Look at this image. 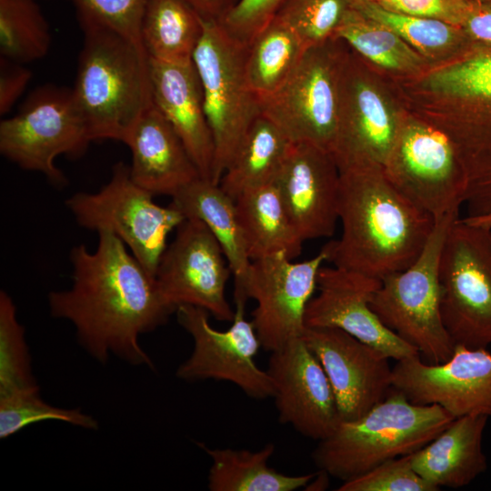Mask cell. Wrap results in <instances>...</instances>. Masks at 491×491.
<instances>
[{
    "label": "cell",
    "instance_id": "1",
    "mask_svg": "<svg viewBox=\"0 0 491 491\" xmlns=\"http://www.w3.org/2000/svg\"><path fill=\"white\" fill-rule=\"evenodd\" d=\"M97 234L95 251L85 245L71 249L72 286L49 293L50 314L71 322L78 342L100 363L113 354L131 365L154 368L139 336L165 324L176 309L118 236L108 231Z\"/></svg>",
    "mask_w": 491,
    "mask_h": 491
},
{
    "label": "cell",
    "instance_id": "2",
    "mask_svg": "<svg viewBox=\"0 0 491 491\" xmlns=\"http://www.w3.org/2000/svg\"><path fill=\"white\" fill-rule=\"evenodd\" d=\"M339 170L342 234L324 246L327 261L378 279L408 267L425 247L435 219L395 188L381 165Z\"/></svg>",
    "mask_w": 491,
    "mask_h": 491
},
{
    "label": "cell",
    "instance_id": "3",
    "mask_svg": "<svg viewBox=\"0 0 491 491\" xmlns=\"http://www.w3.org/2000/svg\"><path fill=\"white\" fill-rule=\"evenodd\" d=\"M79 24L84 38L71 88L74 103L92 141L125 144L154 105L149 56L141 44L112 29Z\"/></svg>",
    "mask_w": 491,
    "mask_h": 491
},
{
    "label": "cell",
    "instance_id": "4",
    "mask_svg": "<svg viewBox=\"0 0 491 491\" xmlns=\"http://www.w3.org/2000/svg\"><path fill=\"white\" fill-rule=\"evenodd\" d=\"M454 419L440 406L413 404L393 388L361 417L340 422L319 441L312 457L319 469L344 482L386 460L416 452Z\"/></svg>",
    "mask_w": 491,
    "mask_h": 491
},
{
    "label": "cell",
    "instance_id": "5",
    "mask_svg": "<svg viewBox=\"0 0 491 491\" xmlns=\"http://www.w3.org/2000/svg\"><path fill=\"white\" fill-rule=\"evenodd\" d=\"M453 211L435 220L421 254L408 267L381 278L370 306L382 323L430 364L447 361L455 348L441 316L440 259Z\"/></svg>",
    "mask_w": 491,
    "mask_h": 491
},
{
    "label": "cell",
    "instance_id": "6",
    "mask_svg": "<svg viewBox=\"0 0 491 491\" xmlns=\"http://www.w3.org/2000/svg\"><path fill=\"white\" fill-rule=\"evenodd\" d=\"M203 25L192 61L201 83L215 146L212 182L219 184L261 111L246 75V45L229 35L218 21L203 18Z\"/></svg>",
    "mask_w": 491,
    "mask_h": 491
},
{
    "label": "cell",
    "instance_id": "7",
    "mask_svg": "<svg viewBox=\"0 0 491 491\" xmlns=\"http://www.w3.org/2000/svg\"><path fill=\"white\" fill-rule=\"evenodd\" d=\"M154 196L132 179L129 165L119 162L99 191L75 193L65 205L80 226L118 236L155 276L167 236L185 216L170 204L157 205Z\"/></svg>",
    "mask_w": 491,
    "mask_h": 491
},
{
    "label": "cell",
    "instance_id": "8",
    "mask_svg": "<svg viewBox=\"0 0 491 491\" xmlns=\"http://www.w3.org/2000/svg\"><path fill=\"white\" fill-rule=\"evenodd\" d=\"M490 230L458 217L446 237L440 259V308L455 346L491 345Z\"/></svg>",
    "mask_w": 491,
    "mask_h": 491
},
{
    "label": "cell",
    "instance_id": "9",
    "mask_svg": "<svg viewBox=\"0 0 491 491\" xmlns=\"http://www.w3.org/2000/svg\"><path fill=\"white\" fill-rule=\"evenodd\" d=\"M90 142L71 89L52 85L35 90L18 113L0 122V153L23 169L42 173L56 186L67 180L55 159L80 156Z\"/></svg>",
    "mask_w": 491,
    "mask_h": 491
},
{
    "label": "cell",
    "instance_id": "10",
    "mask_svg": "<svg viewBox=\"0 0 491 491\" xmlns=\"http://www.w3.org/2000/svg\"><path fill=\"white\" fill-rule=\"evenodd\" d=\"M327 42L308 47L287 81L259 104L261 113L291 142L332 153L339 127L343 74Z\"/></svg>",
    "mask_w": 491,
    "mask_h": 491
},
{
    "label": "cell",
    "instance_id": "11",
    "mask_svg": "<svg viewBox=\"0 0 491 491\" xmlns=\"http://www.w3.org/2000/svg\"><path fill=\"white\" fill-rule=\"evenodd\" d=\"M235 303L232 324L225 331L210 325L209 314L205 309L189 305L177 307V321L192 336L194 347L178 366L176 376L185 381H226L250 397H273V380L255 360L262 346L252 321L246 317V301L235 300Z\"/></svg>",
    "mask_w": 491,
    "mask_h": 491
},
{
    "label": "cell",
    "instance_id": "12",
    "mask_svg": "<svg viewBox=\"0 0 491 491\" xmlns=\"http://www.w3.org/2000/svg\"><path fill=\"white\" fill-rule=\"evenodd\" d=\"M383 168L395 188L435 220L465 204L466 171L454 142L440 130L407 125Z\"/></svg>",
    "mask_w": 491,
    "mask_h": 491
},
{
    "label": "cell",
    "instance_id": "13",
    "mask_svg": "<svg viewBox=\"0 0 491 491\" xmlns=\"http://www.w3.org/2000/svg\"><path fill=\"white\" fill-rule=\"evenodd\" d=\"M159 260L155 278L165 299L175 309L200 307L218 321H232L225 295L232 274L222 247L199 219L185 218Z\"/></svg>",
    "mask_w": 491,
    "mask_h": 491
},
{
    "label": "cell",
    "instance_id": "14",
    "mask_svg": "<svg viewBox=\"0 0 491 491\" xmlns=\"http://www.w3.org/2000/svg\"><path fill=\"white\" fill-rule=\"evenodd\" d=\"M326 261L324 248L301 262L281 253L251 261L243 295L256 302L251 321L265 350L274 352L302 336L305 312Z\"/></svg>",
    "mask_w": 491,
    "mask_h": 491
},
{
    "label": "cell",
    "instance_id": "15",
    "mask_svg": "<svg viewBox=\"0 0 491 491\" xmlns=\"http://www.w3.org/2000/svg\"><path fill=\"white\" fill-rule=\"evenodd\" d=\"M392 386L416 405H438L455 418L491 416V353L486 348L455 346L440 364L424 363L420 355L397 360Z\"/></svg>",
    "mask_w": 491,
    "mask_h": 491
},
{
    "label": "cell",
    "instance_id": "16",
    "mask_svg": "<svg viewBox=\"0 0 491 491\" xmlns=\"http://www.w3.org/2000/svg\"><path fill=\"white\" fill-rule=\"evenodd\" d=\"M301 336L328 376L341 422L361 417L393 389V367L380 350L335 327H306Z\"/></svg>",
    "mask_w": 491,
    "mask_h": 491
},
{
    "label": "cell",
    "instance_id": "17",
    "mask_svg": "<svg viewBox=\"0 0 491 491\" xmlns=\"http://www.w3.org/2000/svg\"><path fill=\"white\" fill-rule=\"evenodd\" d=\"M266 371L280 423L318 441L336 429L341 420L331 383L302 336L271 352Z\"/></svg>",
    "mask_w": 491,
    "mask_h": 491
},
{
    "label": "cell",
    "instance_id": "18",
    "mask_svg": "<svg viewBox=\"0 0 491 491\" xmlns=\"http://www.w3.org/2000/svg\"><path fill=\"white\" fill-rule=\"evenodd\" d=\"M381 280L337 266H322L318 294L305 312L306 327H335L397 360L418 351L387 328L370 306Z\"/></svg>",
    "mask_w": 491,
    "mask_h": 491
},
{
    "label": "cell",
    "instance_id": "19",
    "mask_svg": "<svg viewBox=\"0 0 491 491\" xmlns=\"http://www.w3.org/2000/svg\"><path fill=\"white\" fill-rule=\"evenodd\" d=\"M275 183L304 242L334 235L340 170L330 152L294 143Z\"/></svg>",
    "mask_w": 491,
    "mask_h": 491
},
{
    "label": "cell",
    "instance_id": "20",
    "mask_svg": "<svg viewBox=\"0 0 491 491\" xmlns=\"http://www.w3.org/2000/svg\"><path fill=\"white\" fill-rule=\"evenodd\" d=\"M150 75L155 106L183 141L201 178L212 181L215 146L193 61L150 59Z\"/></svg>",
    "mask_w": 491,
    "mask_h": 491
},
{
    "label": "cell",
    "instance_id": "21",
    "mask_svg": "<svg viewBox=\"0 0 491 491\" xmlns=\"http://www.w3.org/2000/svg\"><path fill=\"white\" fill-rule=\"evenodd\" d=\"M125 144L132 154V179L154 195L172 197L201 177L183 141L155 105L143 114Z\"/></svg>",
    "mask_w": 491,
    "mask_h": 491
},
{
    "label": "cell",
    "instance_id": "22",
    "mask_svg": "<svg viewBox=\"0 0 491 491\" xmlns=\"http://www.w3.org/2000/svg\"><path fill=\"white\" fill-rule=\"evenodd\" d=\"M487 419L484 415L455 418L428 444L410 454L412 467L438 488L467 486L487 468L482 447Z\"/></svg>",
    "mask_w": 491,
    "mask_h": 491
},
{
    "label": "cell",
    "instance_id": "23",
    "mask_svg": "<svg viewBox=\"0 0 491 491\" xmlns=\"http://www.w3.org/2000/svg\"><path fill=\"white\" fill-rule=\"evenodd\" d=\"M170 205L185 218L202 221L219 242L235 278V300L246 301L243 291L251 260L240 228L235 201L219 184L197 178L171 197Z\"/></svg>",
    "mask_w": 491,
    "mask_h": 491
},
{
    "label": "cell",
    "instance_id": "24",
    "mask_svg": "<svg viewBox=\"0 0 491 491\" xmlns=\"http://www.w3.org/2000/svg\"><path fill=\"white\" fill-rule=\"evenodd\" d=\"M235 207L251 261L280 253L294 259L301 254L304 241L275 182L244 192Z\"/></svg>",
    "mask_w": 491,
    "mask_h": 491
},
{
    "label": "cell",
    "instance_id": "25",
    "mask_svg": "<svg viewBox=\"0 0 491 491\" xmlns=\"http://www.w3.org/2000/svg\"><path fill=\"white\" fill-rule=\"evenodd\" d=\"M293 144L260 112L246 133L219 185L235 201L249 189L275 182Z\"/></svg>",
    "mask_w": 491,
    "mask_h": 491
},
{
    "label": "cell",
    "instance_id": "26",
    "mask_svg": "<svg viewBox=\"0 0 491 491\" xmlns=\"http://www.w3.org/2000/svg\"><path fill=\"white\" fill-rule=\"evenodd\" d=\"M200 446L211 458V491H294L306 487L316 474L288 476L269 466L275 453L272 443L256 451Z\"/></svg>",
    "mask_w": 491,
    "mask_h": 491
},
{
    "label": "cell",
    "instance_id": "27",
    "mask_svg": "<svg viewBox=\"0 0 491 491\" xmlns=\"http://www.w3.org/2000/svg\"><path fill=\"white\" fill-rule=\"evenodd\" d=\"M203 30V18L185 0H148L140 25V42L150 59L189 61Z\"/></svg>",
    "mask_w": 491,
    "mask_h": 491
},
{
    "label": "cell",
    "instance_id": "28",
    "mask_svg": "<svg viewBox=\"0 0 491 491\" xmlns=\"http://www.w3.org/2000/svg\"><path fill=\"white\" fill-rule=\"evenodd\" d=\"M307 47L282 20L275 16L246 45L245 69L258 99L276 93L295 72Z\"/></svg>",
    "mask_w": 491,
    "mask_h": 491
},
{
    "label": "cell",
    "instance_id": "29",
    "mask_svg": "<svg viewBox=\"0 0 491 491\" xmlns=\"http://www.w3.org/2000/svg\"><path fill=\"white\" fill-rule=\"evenodd\" d=\"M37 0H0V56L25 64L45 56L51 32Z\"/></svg>",
    "mask_w": 491,
    "mask_h": 491
},
{
    "label": "cell",
    "instance_id": "30",
    "mask_svg": "<svg viewBox=\"0 0 491 491\" xmlns=\"http://www.w3.org/2000/svg\"><path fill=\"white\" fill-rule=\"evenodd\" d=\"M336 38L352 46L372 63L390 70L417 68L422 59L391 29L364 16L355 7L338 28Z\"/></svg>",
    "mask_w": 491,
    "mask_h": 491
},
{
    "label": "cell",
    "instance_id": "31",
    "mask_svg": "<svg viewBox=\"0 0 491 491\" xmlns=\"http://www.w3.org/2000/svg\"><path fill=\"white\" fill-rule=\"evenodd\" d=\"M40 389L32 372L25 328L11 296L0 292V397Z\"/></svg>",
    "mask_w": 491,
    "mask_h": 491
},
{
    "label": "cell",
    "instance_id": "32",
    "mask_svg": "<svg viewBox=\"0 0 491 491\" xmlns=\"http://www.w3.org/2000/svg\"><path fill=\"white\" fill-rule=\"evenodd\" d=\"M355 7L364 16L391 29L410 46L426 55L449 49L459 36L456 25L439 19L397 13L367 1L355 0Z\"/></svg>",
    "mask_w": 491,
    "mask_h": 491
},
{
    "label": "cell",
    "instance_id": "33",
    "mask_svg": "<svg viewBox=\"0 0 491 491\" xmlns=\"http://www.w3.org/2000/svg\"><path fill=\"white\" fill-rule=\"evenodd\" d=\"M355 9V0H285L276 16L308 48L329 41Z\"/></svg>",
    "mask_w": 491,
    "mask_h": 491
},
{
    "label": "cell",
    "instance_id": "34",
    "mask_svg": "<svg viewBox=\"0 0 491 491\" xmlns=\"http://www.w3.org/2000/svg\"><path fill=\"white\" fill-rule=\"evenodd\" d=\"M57 420L89 430H96L98 422L80 408H61L45 402L40 389L0 397V438L5 439L36 422Z\"/></svg>",
    "mask_w": 491,
    "mask_h": 491
},
{
    "label": "cell",
    "instance_id": "35",
    "mask_svg": "<svg viewBox=\"0 0 491 491\" xmlns=\"http://www.w3.org/2000/svg\"><path fill=\"white\" fill-rule=\"evenodd\" d=\"M434 92L491 100V54H482L441 68L426 82Z\"/></svg>",
    "mask_w": 491,
    "mask_h": 491
},
{
    "label": "cell",
    "instance_id": "36",
    "mask_svg": "<svg viewBox=\"0 0 491 491\" xmlns=\"http://www.w3.org/2000/svg\"><path fill=\"white\" fill-rule=\"evenodd\" d=\"M338 491H436L439 488L412 467L410 455L386 460L367 472L344 481Z\"/></svg>",
    "mask_w": 491,
    "mask_h": 491
},
{
    "label": "cell",
    "instance_id": "37",
    "mask_svg": "<svg viewBox=\"0 0 491 491\" xmlns=\"http://www.w3.org/2000/svg\"><path fill=\"white\" fill-rule=\"evenodd\" d=\"M79 23L112 29L139 44L140 25L148 0H69Z\"/></svg>",
    "mask_w": 491,
    "mask_h": 491
},
{
    "label": "cell",
    "instance_id": "38",
    "mask_svg": "<svg viewBox=\"0 0 491 491\" xmlns=\"http://www.w3.org/2000/svg\"><path fill=\"white\" fill-rule=\"evenodd\" d=\"M285 0H238L218 21L234 39L247 45L276 15Z\"/></svg>",
    "mask_w": 491,
    "mask_h": 491
},
{
    "label": "cell",
    "instance_id": "39",
    "mask_svg": "<svg viewBox=\"0 0 491 491\" xmlns=\"http://www.w3.org/2000/svg\"><path fill=\"white\" fill-rule=\"evenodd\" d=\"M386 9L419 17L439 19L461 25L467 11L466 0H380Z\"/></svg>",
    "mask_w": 491,
    "mask_h": 491
},
{
    "label": "cell",
    "instance_id": "40",
    "mask_svg": "<svg viewBox=\"0 0 491 491\" xmlns=\"http://www.w3.org/2000/svg\"><path fill=\"white\" fill-rule=\"evenodd\" d=\"M32 73L24 64L0 56V115H6L22 95Z\"/></svg>",
    "mask_w": 491,
    "mask_h": 491
},
{
    "label": "cell",
    "instance_id": "41",
    "mask_svg": "<svg viewBox=\"0 0 491 491\" xmlns=\"http://www.w3.org/2000/svg\"><path fill=\"white\" fill-rule=\"evenodd\" d=\"M461 26L471 37L491 44V3L469 2Z\"/></svg>",
    "mask_w": 491,
    "mask_h": 491
},
{
    "label": "cell",
    "instance_id": "42",
    "mask_svg": "<svg viewBox=\"0 0 491 491\" xmlns=\"http://www.w3.org/2000/svg\"><path fill=\"white\" fill-rule=\"evenodd\" d=\"M204 19L220 21L238 0H185Z\"/></svg>",
    "mask_w": 491,
    "mask_h": 491
},
{
    "label": "cell",
    "instance_id": "43",
    "mask_svg": "<svg viewBox=\"0 0 491 491\" xmlns=\"http://www.w3.org/2000/svg\"><path fill=\"white\" fill-rule=\"evenodd\" d=\"M320 472L316 473L314 478L307 484L306 487V490H324L328 486V476L329 475L319 469Z\"/></svg>",
    "mask_w": 491,
    "mask_h": 491
},
{
    "label": "cell",
    "instance_id": "44",
    "mask_svg": "<svg viewBox=\"0 0 491 491\" xmlns=\"http://www.w3.org/2000/svg\"><path fill=\"white\" fill-rule=\"evenodd\" d=\"M466 223L480 226L486 229H491V214L483 215V216H477V217H464L463 218Z\"/></svg>",
    "mask_w": 491,
    "mask_h": 491
},
{
    "label": "cell",
    "instance_id": "45",
    "mask_svg": "<svg viewBox=\"0 0 491 491\" xmlns=\"http://www.w3.org/2000/svg\"><path fill=\"white\" fill-rule=\"evenodd\" d=\"M466 1L474 2V3H483V4H490L491 3V0H466Z\"/></svg>",
    "mask_w": 491,
    "mask_h": 491
},
{
    "label": "cell",
    "instance_id": "46",
    "mask_svg": "<svg viewBox=\"0 0 491 491\" xmlns=\"http://www.w3.org/2000/svg\"><path fill=\"white\" fill-rule=\"evenodd\" d=\"M489 243H490V248H491V230H490V233H489Z\"/></svg>",
    "mask_w": 491,
    "mask_h": 491
},
{
    "label": "cell",
    "instance_id": "47",
    "mask_svg": "<svg viewBox=\"0 0 491 491\" xmlns=\"http://www.w3.org/2000/svg\"><path fill=\"white\" fill-rule=\"evenodd\" d=\"M360 1H367V2H372V1H375V0H360Z\"/></svg>",
    "mask_w": 491,
    "mask_h": 491
}]
</instances>
